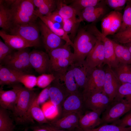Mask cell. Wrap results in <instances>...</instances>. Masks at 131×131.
Wrapping results in <instances>:
<instances>
[{
	"instance_id": "cell-1",
	"label": "cell",
	"mask_w": 131,
	"mask_h": 131,
	"mask_svg": "<svg viewBox=\"0 0 131 131\" xmlns=\"http://www.w3.org/2000/svg\"><path fill=\"white\" fill-rule=\"evenodd\" d=\"M5 2L10 10L12 26L36 22L38 17L35 13L33 0H8Z\"/></svg>"
},
{
	"instance_id": "cell-2",
	"label": "cell",
	"mask_w": 131,
	"mask_h": 131,
	"mask_svg": "<svg viewBox=\"0 0 131 131\" xmlns=\"http://www.w3.org/2000/svg\"><path fill=\"white\" fill-rule=\"evenodd\" d=\"M97 40L96 37L85 28L79 29L73 42L74 63L85 60Z\"/></svg>"
},
{
	"instance_id": "cell-3",
	"label": "cell",
	"mask_w": 131,
	"mask_h": 131,
	"mask_svg": "<svg viewBox=\"0 0 131 131\" xmlns=\"http://www.w3.org/2000/svg\"><path fill=\"white\" fill-rule=\"evenodd\" d=\"M131 110V103L123 99H114L102 112L101 124H112Z\"/></svg>"
},
{
	"instance_id": "cell-4",
	"label": "cell",
	"mask_w": 131,
	"mask_h": 131,
	"mask_svg": "<svg viewBox=\"0 0 131 131\" xmlns=\"http://www.w3.org/2000/svg\"><path fill=\"white\" fill-rule=\"evenodd\" d=\"M9 31L10 34L21 37L33 47L40 45V30L36 22L12 25Z\"/></svg>"
},
{
	"instance_id": "cell-5",
	"label": "cell",
	"mask_w": 131,
	"mask_h": 131,
	"mask_svg": "<svg viewBox=\"0 0 131 131\" xmlns=\"http://www.w3.org/2000/svg\"><path fill=\"white\" fill-rule=\"evenodd\" d=\"M87 30L103 43L105 52L103 64L106 65L112 69L117 67L119 63L116 57L112 40L104 36L95 24L89 25Z\"/></svg>"
},
{
	"instance_id": "cell-6",
	"label": "cell",
	"mask_w": 131,
	"mask_h": 131,
	"mask_svg": "<svg viewBox=\"0 0 131 131\" xmlns=\"http://www.w3.org/2000/svg\"><path fill=\"white\" fill-rule=\"evenodd\" d=\"M36 95L32 89L22 87L12 110L14 115L19 119L28 118L29 109Z\"/></svg>"
},
{
	"instance_id": "cell-7",
	"label": "cell",
	"mask_w": 131,
	"mask_h": 131,
	"mask_svg": "<svg viewBox=\"0 0 131 131\" xmlns=\"http://www.w3.org/2000/svg\"><path fill=\"white\" fill-rule=\"evenodd\" d=\"M29 53L26 49L12 52L5 59L0 65L27 74L26 72L31 67L29 62Z\"/></svg>"
},
{
	"instance_id": "cell-8",
	"label": "cell",
	"mask_w": 131,
	"mask_h": 131,
	"mask_svg": "<svg viewBox=\"0 0 131 131\" xmlns=\"http://www.w3.org/2000/svg\"><path fill=\"white\" fill-rule=\"evenodd\" d=\"M105 78V70L101 67L95 68L92 70L82 92L83 100L92 95L103 91Z\"/></svg>"
},
{
	"instance_id": "cell-9",
	"label": "cell",
	"mask_w": 131,
	"mask_h": 131,
	"mask_svg": "<svg viewBox=\"0 0 131 131\" xmlns=\"http://www.w3.org/2000/svg\"><path fill=\"white\" fill-rule=\"evenodd\" d=\"M60 116L74 113L83 114L86 111L82 92L70 95L66 99L62 106Z\"/></svg>"
},
{
	"instance_id": "cell-10",
	"label": "cell",
	"mask_w": 131,
	"mask_h": 131,
	"mask_svg": "<svg viewBox=\"0 0 131 131\" xmlns=\"http://www.w3.org/2000/svg\"><path fill=\"white\" fill-rule=\"evenodd\" d=\"M122 15L121 12L113 10L102 19L101 33L104 36L113 35L118 32L122 24Z\"/></svg>"
},
{
	"instance_id": "cell-11",
	"label": "cell",
	"mask_w": 131,
	"mask_h": 131,
	"mask_svg": "<svg viewBox=\"0 0 131 131\" xmlns=\"http://www.w3.org/2000/svg\"><path fill=\"white\" fill-rule=\"evenodd\" d=\"M38 25L44 48L48 53L51 51L64 45V41L52 31L41 20Z\"/></svg>"
},
{
	"instance_id": "cell-12",
	"label": "cell",
	"mask_w": 131,
	"mask_h": 131,
	"mask_svg": "<svg viewBox=\"0 0 131 131\" xmlns=\"http://www.w3.org/2000/svg\"><path fill=\"white\" fill-rule=\"evenodd\" d=\"M29 59L31 67L40 75L49 72L50 59L47 53L33 50L29 53Z\"/></svg>"
},
{
	"instance_id": "cell-13",
	"label": "cell",
	"mask_w": 131,
	"mask_h": 131,
	"mask_svg": "<svg viewBox=\"0 0 131 131\" xmlns=\"http://www.w3.org/2000/svg\"><path fill=\"white\" fill-rule=\"evenodd\" d=\"M104 59L103 43L97 39L95 45L85 60V62L89 70L92 71L95 68L101 67Z\"/></svg>"
},
{
	"instance_id": "cell-14",
	"label": "cell",
	"mask_w": 131,
	"mask_h": 131,
	"mask_svg": "<svg viewBox=\"0 0 131 131\" xmlns=\"http://www.w3.org/2000/svg\"><path fill=\"white\" fill-rule=\"evenodd\" d=\"M60 81L56 78L49 85V90L50 101L58 109L62 107L64 101L71 94Z\"/></svg>"
},
{
	"instance_id": "cell-15",
	"label": "cell",
	"mask_w": 131,
	"mask_h": 131,
	"mask_svg": "<svg viewBox=\"0 0 131 131\" xmlns=\"http://www.w3.org/2000/svg\"><path fill=\"white\" fill-rule=\"evenodd\" d=\"M78 113H74L58 117L49 122V125L54 128L74 131L80 129L79 121L80 116Z\"/></svg>"
},
{
	"instance_id": "cell-16",
	"label": "cell",
	"mask_w": 131,
	"mask_h": 131,
	"mask_svg": "<svg viewBox=\"0 0 131 131\" xmlns=\"http://www.w3.org/2000/svg\"><path fill=\"white\" fill-rule=\"evenodd\" d=\"M104 70L105 78L103 91L109 97L111 102L116 97L122 83L112 68L107 66Z\"/></svg>"
},
{
	"instance_id": "cell-17",
	"label": "cell",
	"mask_w": 131,
	"mask_h": 131,
	"mask_svg": "<svg viewBox=\"0 0 131 131\" xmlns=\"http://www.w3.org/2000/svg\"><path fill=\"white\" fill-rule=\"evenodd\" d=\"M103 111L100 110L86 111L80 116L79 126L82 131L96 128L101 124L100 116Z\"/></svg>"
},
{
	"instance_id": "cell-18",
	"label": "cell",
	"mask_w": 131,
	"mask_h": 131,
	"mask_svg": "<svg viewBox=\"0 0 131 131\" xmlns=\"http://www.w3.org/2000/svg\"><path fill=\"white\" fill-rule=\"evenodd\" d=\"M84 101L86 110H100L103 112L111 102L109 98L103 90L89 96Z\"/></svg>"
},
{
	"instance_id": "cell-19",
	"label": "cell",
	"mask_w": 131,
	"mask_h": 131,
	"mask_svg": "<svg viewBox=\"0 0 131 131\" xmlns=\"http://www.w3.org/2000/svg\"><path fill=\"white\" fill-rule=\"evenodd\" d=\"M20 85H15L13 89L7 90L0 89V105L5 109L13 110L17 99L19 92L22 88Z\"/></svg>"
},
{
	"instance_id": "cell-20",
	"label": "cell",
	"mask_w": 131,
	"mask_h": 131,
	"mask_svg": "<svg viewBox=\"0 0 131 131\" xmlns=\"http://www.w3.org/2000/svg\"><path fill=\"white\" fill-rule=\"evenodd\" d=\"M74 62L72 59H50L49 73L53 74L56 78L62 81L68 67Z\"/></svg>"
},
{
	"instance_id": "cell-21",
	"label": "cell",
	"mask_w": 131,
	"mask_h": 131,
	"mask_svg": "<svg viewBox=\"0 0 131 131\" xmlns=\"http://www.w3.org/2000/svg\"><path fill=\"white\" fill-rule=\"evenodd\" d=\"M71 66L76 84L79 88L83 90L88 77L92 71L89 70L85 60L74 62Z\"/></svg>"
},
{
	"instance_id": "cell-22",
	"label": "cell",
	"mask_w": 131,
	"mask_h": 131,
	"mask_svg": "<svg viewBox=\"0 0 131 131\" xmlns=\"http://www.w3.org/2000/svg\"><path fill=\"white\" fill-rule=\"evenodd\" d=\"M0 36L5 43L13 49L18 50L33 47L21 37L8 34L2 30L0 31Z\"/></svg>"
},
{
	"instance_id": "cell-23",
	"label": "cell",
	"mask_w": 131,
	"mask_h": 131,
	"mask_svg": "<svg viewBox=\"0 0 131 131\" xmlns=\"http://www.w3.org/2000/svg\"><path fill=\"white\" fill-rule=\"evenodd\" d=\"M23 73H25L16 71L0 65V85L2 87L5 85L16 84L20 83V77Z\"/></svg>"
},
{
	"instance_id": "cell-24",
	"label": "cell",
	"mask_w": 131,
	"mask_h": 131,
	"mask_svg": "<svg viewBox=\"0 0 131 131\" xmlns=\"http://www.w3.org/2000/svg\"><path fill=\"white\" fill-rule=\"evenodd\" d=\"M35 12L38 17L47 16L53 12L57 7V0H33Z\"/></svg>"
},
{
	"instance_id": "cell-25",
	"label": "cell",
	"mask_w": 131,
	"mask_h": 131,
	"mask_svg": "<svg viewBox=\"0 0 131 131\" xmlns=\"http://www.w3.org/2000/svg\"><path fill=\"white\" fill-rule=\"evenodd\" d=\"M55 11L63 19L82 22L76 17L78 15L77 11L70 5L65 3L63 1L57 0V7Z\"/></svg>"
},
{
	"instance_id": "cell-26",
	"label": "cell",
	"mask_w": 131,
	"mask_h": 131,
	"mask_svg": "<svg viewBox=\"0 0 131 131\" xmlns=\"http://www.w3.org/2000/svg\"><path fill=\"white\" fill-rule=\"evenodd\" d=\"M12 25V16L9 6L0 1V27L6 32L9 31Z\"/></svg>"
},
{
	"instance_id": "cell-27",
	"label": "cell",
	"mask_w": 131,
	"mask_h": 131,
	"mask_svg": "<svg viewBox=\"0 0 131 131\" xmlns=\"http://www.w3.org/2000/svg\"><path fill=\"white\" fill-rule=\"evenodd\" d=\"M112 69L122 84L131 83V64L119 63Z\"/></svg>"
},
{
	"instance_id": "cell-28",
	"label": "cell",
	"mask_w": 131,
	"mask_h": 131,
	"mask_svg": "<svg viewBox=\"0 0 131 131\" xmlns=\"http://www.w3.org/2000/svg\"><path fill=\"white\" fill-rule=\"evenodd\" d=\"M38 17L54 33L60 37L65 42L73 47V43L68 35L63 28L57 27L45 16H40Z\"/></svg>"
},
{
	"instance_id": "cell-29",
	"label": "cell",
	"mask_w": 131,
	"mask_h": 131,
	"mask_svg": "<svg viewBox=\"0 0 131 131\" xmlns=\"http://www.w3.org/2000/svg\"><path fill=\"white\" fill-rule=\"evenodd\" d=\"M112 41L116 57L119 63L131 64V54L127 48Z\"/></svg>"
},
{
	"instance_id": "cell-30",
	"label": "cell",
	"mask_w": 131,
	"mask_h": 131,
	"mask_svg": "<svg viewBox=\"0 0 131 131\" xmlns=\"http://www.w3.org/2000/svg\"><path fill=\"white\" fill-rule=\"evenodd\" d=\"M36 95L31 106L29 111V116H31L35 121L40 124L47 123L49 122L47 120L42 110L40 107L37 99Z\"/></svg>"
},
{
	"instance_id": "cell-31",
	"label": "cell",
	"mask_w": 131,
	"mask_h": 131,
	"mask_svg": "<svg viewBox=\"0 0 131 131\" xmlns=\"http://www.w3.org/2000/svg\"><path fill=\"white\" fill-rule=\"evenodd\" d=\"M62 81L64 82L66 88L70 94L80 91L75 81L71 65L68 67Z\"/></svg>"
},
{
	"instance_id": "cell-32",
	"label": "cell",
	"mask_w": 131,
	"mask_h": 131,
	"mask_svg": "<svg viewBox=\"0 0 131 131\" xmlns=\"http://www.w3.org/2000/svg\"><path fill=\"white\" fill-rule=\"evenodd\" d=\"M70 46L66 43L62 46L51 51L48 53L50 59L69 58L74 59L73 53L71 51Z\"/></svg>"
},
{
	"instance_id": "cell-33",
	"label": "cell",
	"mask_w": 131,
	"mask_h": 131,
	"mask_svg": "<svg viewBox=\"0 0 131 131\" xmlns=\"http://www.w3.org/2000/svg\"><path fill=\"white\" fill-rule=\"evenodd\" d=\"M108 8L101 11L91 13L81 12L78 18L82 21H85L94 23L101 20L110 11Z\"/></svg>"
},
{
	"instance_id": "cell-34",
	"label": "cell",
	"mask_w": 131,
	"mask_h": 131,
	"mask_svg": "<svg viewBox=\"0 0 131 131\" xmlns=\"http://www.w3.org/2000/svg\"><path fill=\"white\" fill-rule=\"evenodd\" d=\"M100 0H69L71 4L70 5L77 12L78 16L83 9L95 6L101 1Z\"/></svg>"
},
{
	"instance_id": "cell-35",
	"label": "cell",
	"mask_w": 131,
	"mask_h": 131,
	"mask_svg": "<svg viewBox=\"0 0 131 131\" xmlns=\"http://www.w3.org/2000/svg\"><path fill=\"white\" fill-rule=\"evenodd\" d=\"M130 29H131V0H128L124 9L122 25L118 33Z\"/></svg>"
},
{
	"instance_id": "cell-36",
	"label": "cell",
	"mask_w": 131,
	"mask_h": 131,
	"mask_svg": "<svg viewBox=\"0 0 131 131\" xmlns=\"http://www.w3.org/2000/svg\"><path fill=\"white\" fill-rule=\"evenodd\" d=\"M81 22L78 21L63 19V29L68 35L69 34L71 40V38L74 41Z\"/></svg>"
},
{
	"instance_id": "cell-37",
	"label": "cell",
	"mask_w": 131,
	"mask_h": 131,
	"mask_svg": "<svg viewBox=\"0 0 131 131\" xmlns=\"http://www.w3.org/2000/svg\"><path fill=\"white\" fill-rule=\"evenodd\" d=\"M14 126L5 109H0V131H14Z\"/></svg>"
},
{
	"instance_id": "cell-38",
	"label": "cell",
	"mask_w": 131,
	"mask_h": 131,
	"mask_svg": "<svg viewBox=\"0 0 131 131\" xmlns=\"http://www.w3.org/2000/svg\"><path fill=\"white\" fill-rule=\"evenodd\" d=\"M122 99L131 103V83H122L120 86L114 100Z\"/></svg>"
},
{
	"instance_id": "cell-39",
	"label": "cell",
	"mask_w": 131,
	"mask_h": 131,
	"mask_svg": "<svg viewBox=\"0 0 131 131\" xmlns=\"http://www.w3.org/2000/svg\"><path fill=\"white\" fill-rule=\"evenodd\" d=\"M83 131H131V127H123L113 124H105L97 128Z\"/></svg>"
},
{
	"instance_id": "cell-40",
	"label": "cell",
	"mask_w": 131,
	"mask_h": 131,
	"mask_svg": "<svg viewBox=\"0 0 131 131\" xmlns=\"http://www.w3.org/2000/svg\"><path fill=\"white\" fill-rule=\"evenodd\" d=\"M37 77L35 75L27 74L23 73L20 76V83H22L25 88L30 89L37 85Z\"/></svg>"
},
{
	"instance_id": "cell-41",
	"label": "cell",
	"mask_w": 131,
	"mask_h": 131,
	"mask_svg": "<svg viewBox=\"0 0 131 131\" xmlns=\"http://www.w3.org/2000/svg\"><path fill=\"white\" fill-rule=\"evenodd\" d=\"M56 78L52 74H44L37 77L36 85L41 88H45L49 85Z\"/></svg>"
},
{
	"instance_id": "cell-42",
	"label": "cell",
	"mask_w": 131,
	"mask_h": 131,
	"mask_svg": "<svg viewBox=\"0 0 131 131\" xmlns=\"http://www.w3.org/2000/svg\"><path fill=\"white\" fill-rule=\"evenodd\" d=\"M42 110L47 119L53 118L57 116L58 114V107L50 101L44 104Z\"/></svg>"
},
{
	"instance_id": "cell-43",
	"label": "cell",
	"mask_w": 131,
	"mask_h": 131,
	"mask_svg": "<svg viewBox=\"0 0 131 131\" xmlns=\"http://www.w3.org/2000/svg\"><path fill=\"white\" fill-rule=\"evenodd\" d=\"M114 41L124 44L131 41V29L118 33L112 35Z\"/></svg>"
},
{
	"instance_id": "cell-44",
	"label": "cell",
	"mask_w": 131,
	"mask_h": 131,
	"mask_svg": "<svg viewBox=\"0 0 131 131\" xmlns=\"http://www.w3.org/2000/svg\"><path fill=\"white\" fill-rule=\"evenodd\" d=\"M128 1L126 0H105L106 5L110 8L120 12L124 8Z\"/></svg>"
},
{
	"instance_id": "cell-45",
	"label": "cell",
	"mask_w": 131,
	"mask_h": 131,
	"mask_svg": "<svg viewBox=\"0 0 131 131\" xmlns=\"http://www.w3.org/2000/svg\"><path fill=\"white\" fill-rule=\"evenodd\" d=\"M13 49L8 45L0 40V63L1 64L5 59L12 52Z\"/></svg>"
},
{
	"instance_id": "cell-46",
	"label": "cell",
	"mask_w": 131,
	"mask_h": 131,
	"mask_svg": "<svg viewBox=\"0 0 131 131\" xmlns=\"http://www.w3.org/2000/svg\"><path fill=\"white\" fill-rule=\"evenodd\" d=\"M112 124L123 127H131V110L118 121Z\"/></svg>"
},
{
	"instance_id": "cell-47",
	"label": "cell",
	"mask_w": 131,
	"mask_h": 131,
	"mask_svg": "<svg viewBox=\"0 0 131 131\" xmlns=\"http://www.w3.org/2000/svg\"><path fill=\"white\" fill-rule=\"evenodd\" d=\"M49 85L44 88L39 94L37 95V101L39 105L44 103L49 98Z\"/></svg>"
},
{
	"instance_id": "cell-48",
	"label": "cell",
	"mask_w": 131,
	"mask_h": 131,
	"mask_svg": "<svg viewBox=\"0 0 131 131\" xmlns=\"http://www.w3.org/2000/svg\"><path fill=\"white\" fill-rule=\"evenodd\" d=\"M46 16L54 23H62L63 25V19L55 11Z\"/></svg>"
},
{
	"instance_id": "cell-49",
	"label": "cell",
	"mask_w": 131,
	"mask_h": 131,
	"mask_svg": "<svg viewBox=\"0 0 131 131\" xmlns=\"http://www.w3.org/2000/svg\"><path fill=\"white\" fill-rule=\"evenodd\" d=\"M33 131H51L50 126L41 127L36 129Z\"/></svg>"
},
{
	"instance_id": "cell-50",
	"label": "cell",
	"mask_w": 131,
	"mask_h": 131,
	"mask_svg": "<svg viewBox=\"0 0 131 131\" xmlns=\"http://www.w3.org/2000/svg\"><path fill=\"white\" fill-rule=\"evenodd\" d=\"M51 131H71L66 130L57 129L54 128H53L51 126ZM77 131H81L80 129H78Z\"/></svg>"
},
{
	"instance_id": "cell-51",
	"label": "cell",
	"mask_w": 131,
	"mask_h": 131,
	"mask_svg": "<svg viewBox=\"0 0 131 131\" xmlns=\"http://www.w3.org/2000/svg\"><path fill=\"white\" fill-rule=\"evenodd\" d=\"M123 45L127 48L131 54V41Z\"/></svg>"
}]
</instances>
